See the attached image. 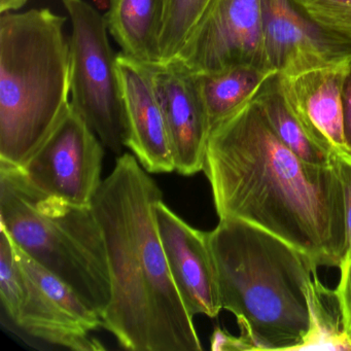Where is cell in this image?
Segmentation results:
<instances>
[{"mask_svg": "<svg viewBox=\"0 0 351 351\" xmlns=\"http://www.w3.org/2000/svg\"><path fill=\"white\" fill-rule=\"evenodd\" d=\"M221 307L254 350H298L310 328L307 287L318 266L281 238L237 219L208 232Z\"/></svg>", "mask_w": 351, "mask_h": 351, "instance_id": "3957f363", "label": "cell"}, {"mask_svg": "<svg viewBox=\"0 0 351 351\" xmlns=\"http://www.w3.org/2000/svg\"><path fill=\"white\" fill-rule=\"evenodd\" d=\"M16 252L27 279L25 302L16 324L36 338L71 350H104L101 343L90 336L104 326L101 316L17 246Z\"/></svg>", "mask_w": 351, "mask_h": 351, "instance_id": "9c48e42d", "label": "cell"}, {"mask_svg": "<svg viewBox=\"0 0 351 351\" xmlns=\"http://www.w3.org/2000/svg\"><path fill=\"white\" fill-rule=\"evenodd\" d=\"M312 19L351 38V0H293Z\"/></svg>", "mask_w": 351, "mask_h": 351, "instance_id": "44dd1931", "label": "cell"}, {"mask_svg": "<svg viewBox=\"0 0 351 351\" xmlns=\"http://www.w3.org/2000/svg\"><path fill=\"white\" fill-rule=\"evenodd\" d=\"M0 227L102 318L112 285L106 240L92 207L48 196L21 168L0 164Z\"/></svg>", "mask_w": 351, "mask_h": 351, "instance_id": "5b68a950", "label": "cell"}, {"mask_svg": "<svg viewBox=\"0 0 351 351\" xmlns=\"http://www.w3.org/2000/svg\"><path fill=\"white\" fill-rule=\"evenodd\" d=\"M176 59L193 73L237 66L273 71L265 50L262 0H211Z\"/></svg>", "mask_w": 351, "mask_h": 351, "instance_id": "ba28073f", "label": "cell"}, {"mask_svg": "<svg viewBox=\"0 0 351 351\" xmlns=\"http://www.w3.org/2000/svg\"><path fill=\"white\" fill-rule=\"evenodd\" d=\"M332 164L338 174L344 196L346 256L351 252V154L346 151L332 152Z\"/></svg>", "mask_w": 351, "mask_h": 351, "instance_id": "7402d4cb", "label": "cell"}, {"mask_svg": "<svg viewBox=\"0 0 351 351\" xmlns=\"http://www.w3.org/2000/svg\"><path fill=\"white\" fill-rule=\"evenodd\" d=\"M104 145L86 121L69 108L23 168L40 192L79 207H92L102 184Z\"/></svg>", "mask_w": 351, "mask_h": 351, "instance_id": "52a82bcc", "label": "cell"}, {"mask_svg": "<svg viewBox=\"0 0 351 351\" xmlns=\"http://www.w3.org/2000/svg\"><path fill=\"white\" fill-rule=\"evenodd\" d=\"M126 118L125 145L149 173L176 171L169 134L149 66L122 52L117 57Z\"/></svg>", "mask_w": 351, "mask_h": 351, "instance_id": "4fadbf2b", "label": "cell"}, {"mask_svg": "<svg viewBox=\"0 0 351 351\" xmlns=\"http://www.w3.org/2000/svg\"><path fill=\"white\" fill-rule=\"evenodd\" d=\"M345 151L351 154V63L347 66L342 84Z\"/></svg>", "mask_w": 351, "mask_h": 351, "instance_id": "d4e9b609", "label": "cell"}, {"mask_svg": "<svg viewBox=\"0 0 351 351\" xmlns=\"http://www.w3.org/2000/svg\"><path fill=\"white\" fill-rule=\"evenodd\" d=\"M347 66L330 65L293 75L277 73L289 106L309 132L332 152L345 151L342 84Z\"/></svg>", "mask_w": 351, "mask_h": 351, "instance_id": "5bb4252c", "label": "cell"}, {"mask_svg": "<svg viewBox=\"0 0 351 351\" xmlns=\"http://www.w3.org/2000/svg\"><path fill=\"white\" fill-rule=\"evenodd\" d=\"M307 300L310 328L298 350H351L336 291L324 287L316 275L308 285Z\"/></svg>", "mask_w": 351, "mask_h": 351, "instance_id": "ac0fdd59", "label": "cell"}, {"mask_svg": "<svg viewBox=\"0 0 351 351\" xmlns=\"http://www.w3.org/2000/svg\"><path fill=\"white\" fill-rule=\"evenodd\" d=\"M160 239L170 274L191 317L219 315L221 307L208 232L195 229L160 201L156 207Z\"/></svg>", "mask_w": 351, "mask_h": 351, "instance_id": "8fae6325", "label": "cell"}, {"mask_svg": "<svg viewBox=\"0 0 351 351\" xmlns=\"http://www.w3.org/2000/svg\"><path fill=\"white\" fill-rule=\"evenodd\" d=\"M65 23L50 9L0 16V164L23 168L71 108Z\"/></svg>", "mask_w": 351, "mask_h": 351, "instance_id": "277c9868", "label": "cell"}, {"mask_svg": "<svg viewBox=\"0 0 351 351\" xmlns=\"http://www.w3.org/2000/svg\"><path fill=\"white\" fill-rule=\"evenodd\" d=\"M71 23V104L104 147L121 155L126 118L106 17L86 0H62Z\"/></svg>", "mask_w": 351, "mask_h": 351, "instance_id": "8992f818", "label": "cell"}, {"mask_svg": "<svg viewBox=\"0 0 351 351\" xmlns=\"http://www.w3.org/2000/svg\"><path fill=\"white\" fill-rule=\"evenodd\" d=\"M276 73L254 66L232 67L217 73H192L211 130L252 99L263 84Z\"/></svg>", "mask_w": 351, "mask_h": 351, "instance_id": "2e32d148", "label": "cell"}, {"mask_svg": "<svg viewBox=\"0 0 351 351\" xmlns=\"http://www.w3.org/2000/svg\"><path fill=\"white\" fill-rule=\"evenodd\" d=\"M162 200L161 189L131 154L118 158L94 197L112 285L102 326L127 350L200 351L160 239L156 207Z\"/></svg>", "mask_w": 351, "mask_h": 351, "instance_id": "7a4b0ae2", "label": "cell"}, {"mask_svg": "<svg viewBox=\"0 0 351 351\" xmlns=\"http://www.w3.org/2000/svg\"><path fill=\"white\" fill-rule=\"evenodd\" d=\"M265 50L279 75L351 63V38L306 15L293 0H262Z\"/></svg>", "mask_w": 351, "mask_h": 351, "instance_id": "30bf717a", "label": "cell"}, {"mask_svg": "<svg viewBox=\"0 0 351 351\" xmlns=\"http://www.w3.org/2000/svg\"><path fill=\"white\" fill-rule=\"evenodd\" d=\"M164 0H110L108 32L123 54L145 65L161 63Z\"/></svg>", "mask_w": 351, "mask_h": 351, "instance_id": "9a60e30c", "label": "cell"}, {"mask_svg": "<svg viewBox=\"0 0 351 351\" xmlns=\"http://www.w3.org/2000/svg\"><path fill=\"white\" fill-rule=\"evenodd\" d=\"M27 279L8 232L0 227V297L8 316L17 322L25 302Z\"/></svg>", "mask_w": 351, "mask_h": 351, "instance_id": "ffe728a7", "label": "cell"}, {"mask_svg": "<svg viewBox=\"0 0 351 351\" xmlns=\"http://www.w3.org/2000/svg\"><path fill=\"white\" fill-rule=\"evenodd\" d=\"M211 0H164L160 36L161 63L176 58Z\"/></svg>", "mask_w": 351, "mask_h": 351, "instance_id": "d6986e66", "label": "cell"}, {"mask_svg": "<svg viewBox=\"0 0 351 351\" xmlns=\"http://www.w3.org/2000/svg\"><path fill=\"white\" fill-rule=\"evenodd\" d=\"M269 77L254 94L258 104L278 138L308 163L330 165L332 149L320 143L300 120L281 91L278 75Z\"/></svg>", "mask_w": 351, "mask_h": 351, "instance_id": "e0dca14e", "label": "cell"}, {"mask_svg": "<svg viewBox=\"0 0 351 351\" xmlns=\"http://www.w3.org/2000/svg\"><path fill=\"white\" fill-rule=\"evenodd\" d=\"M163 110L178 173L203 171L211 129L193 73L180 61L147 65Z\"/></svg>", "mask_w": 351, "mask_h": 351, "instance_id": "7c38bea8", "label": "cell"}, {"mask_svg": "<svg viewBox=\"0 0 351 351\" xmlns=\"http://www.w3.org/2000/svg\"><path fill=\"white\" fill-rule=\"evenodd\" d=\"M27 1L28 0H0V13L19 11Z\"/></svg>", "mask_w": 351, "mask_h": 351, "instance_id": "484cf974", "label": "cell"}, {"mask_svg": "<svg viewBox=\"0 0 351 351\" xmlns=\"http://www.w3.org/2000/svg\"><path fill=\"white\" fill-rule=\"evenodd\" d=\"M211 349L213 351L254 350V345L244 335L233 336L223 328L217 326L211 335Z\"/></svg>", "mask_w": 351, "mask_h": 351, "instance_id": "cb8c5ba5", "label": "cell"}, {"mask_svg": "<svg viewBox=\"0 0 351 351\" xmlns=\"http://www.w3.org/2000/svg\"><path fill=\"white\" fill-rule=\"evenodd\" d=\"M339 269H340V280L335 291L338 297L341 312H342L345 334L351 341V252L342 258Z\"/></svg>", "mask_w": 351, "mask_h": 351, "instance_id": "603a6c76", "label": "cell"}, {"mask_svg": "<svg viewBox=\"0 0 351 351\" xmlns=\"http://www.w3.org/2000/svg\"><path fill=\"white\" fill-rule=\"evenodd\" d=\"M203 171L219 219L256 226L318 267L340 266L346 225L334 166L308 163L293 153L252 98L211 130Z\"/></svg>", "mask_w": 351, "mask_h": 351, "instance_id": "6da1fadb", "label": "cell"}]
</instances>
